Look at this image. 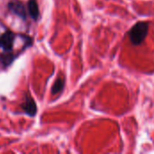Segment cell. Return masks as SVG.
I'll return each instance as SVG.
<instances>
[{
    "label": "cell",
    "mask_w": 154,
    "mask_h": 154,
    "mask_svg": "<svg viewBox=\"0 0 154 154\" xmlns=\"http://www.w3.org/2000/svg\"><path fill=\"white\" fill-rule=\"evenodd\" d=\"M149 31V23L139 22L134 24L129 31V38L134 45H140L145 39Z\"/></svg>",
    "instance_id": "cell-1"
},
{
    "label": "cell",
    "mask_w": 154,
    "mask_h": 154,
    "mask_svg": "<svg viewBox=\"0 0 154 154\" xmlns=\"http://www.w3.org/2000/svg\"><path fill=\"white\" fill-rule=\"evenodd\" d=\"M14 42V34L10 30L5 31L0 35V48L5 51H11Z\"/></svg>",
    "instance_id": "cell-2"
},
{
    "label": "cell",
    "mask_w": 154,
    "mask_h": 154,
    "mask_svg": "<svg viewBox=\"0 0 154 154\" xmlns=\"http://www.w3.org/2000/svg\"><path fill=\"white\" fill-rule=\"evenodd\" d=\"M8 8L9 10H11L14 14H15L16 15H18L19 17H21L22 19H25L26 16H27V14H26V9H25V6L23 5L22 2L20 1H16V0H14V1H11L9 2L8 4Z\"/></svg>",
    "instance_id": "cell-3"
},
{
    "label": "cell",
    "mask_w": 154,
    "mask_h": 154,
    "mask_svg": "<svg viewBox=\"0 0 154 154\" xmlns=\"http://www.w3.org/2000/svg\"><path fill=\"white\" fill-rule=\"evenodd\" d=\"M22 107L25 111V113L28 116H30L31 117H33L36 115V111H37L36 104H35L34 100L29 95H27L25 97V101L23 102Z\"/></svg>",
    "instance_id": "cell-4"
},
{
    "label": "cell",
    "mask_w": 154,
    "mask_h": 154,
    "mask_svg": "<svg viewBox=\"0 0 154 154\" xmlns=\"http://www.w3.org/2000/svg\"><path fill=\"white\" fill-rule=\"evenodd\" d=\"M28 11L31 17L33 20H37L40 15L39 6L37 4V0H29L28 1Z\"/></svg>",
    "instance_id": "cell-5"
},
{
    "label": "cell",
    "mask_w": 154,
    "mask_h": 154,
    "mask_svg": "<svg viewBox=\"0 0 154 154\" xmlns=\"http://www.w3.org/2000/svg\"><path fill=\"white\" fill-rule=\"evenodd\" d=\"M63 87H64V80H63V79L59 78L55 81L54 85L52 86V90H51L52 94H57V93L60 92L62 90Z\"/></svg>",
    "instance_id": "cell-6"
},
{
    "label": "cell",
    "mask_w": 154,
    "mask_h": 154,
    "mask_svg": "<svg viewBox=\"0 0 154 154\" xmlns=\"http://www.w3.org/2000/svg\"><path fill=\"white\" fill-rule=\"evenodd\" d=\"M14 55L10 54V53H6L3 56H1V60L2 62L5 64V66H8L13 60H14Z\"/></svg>",
    "instance_id": "cell-7"
}]
</instances>
